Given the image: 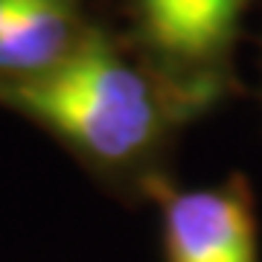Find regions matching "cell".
Instances as JSON below:
<instances>
[{"instance_id": "5b68a950", "label": "cell", "mask_w": 262, "mask_h": 262, "mask_svg": "<svg viewBox=\"0 0 262 262\" xmlns=\"http://www.w3.org/2000/svg\"><path fill=\"white\" fill-rule=\"evenodd\" d=\"M35 3L38 0H0V35H3L15 20L24 18Z\"/></svg>"}, {"instance_id": "7a4b0ae2", "label": "cell", "mask_w": 262, "mask_h": 262, "mask_svg": "<svg viewBox=\"0 0 262 262\" xmlns=\"http://www.w3.org/2000/svg\"><path fill=\"white\" fill-rule=\"evenodd\" d=\"M166 262H259L251 198L242 187L169 192L163 201Z\"/></svg>"}, {"instance_id": "3957f363", "label": "cell", "mask_w": 262, "mask_h": 262, "mask_svg": "<svg viewBox=\"0 0 262 262\" xmlns=\"http://www.w3.org/2000/svg\"><path fill=\"white\" fill-rule=\"evenodd\" d=\"M248 0H137L143 29L163 56L201 64L233 41Z\"/></svg>"}, {"instance_id": "277c9868", "label": "cell", "mask_w": 262, "mask_h": 262, "mask_svg": "<svg viewBox=\"0 0 262 262\" xmlns=\"http://www.w3.org/2000/svg\"><path fill=\"white\" fill-rule=\"evenodd\" d=\"M82 32L79 0H38L0 35V82L50 70L76 47Z\"/></svg>"}, {"instance_id": "6da1fadb", "label": "cell", "mask_w": 262, "mask_h": 262, "mask_svg": "<svg viewBox=\"0 0 262 262\" xmlns=\"http://www.w3.org/2000/svg\"><path fill=\"white\" fill-rule=\"evenodd\" d=\"M0 102L99 163L140 158L166 122V105L151 79L99 29H84L76 47L44 73L0 82Z\"/></svg>"}]
</instances>
